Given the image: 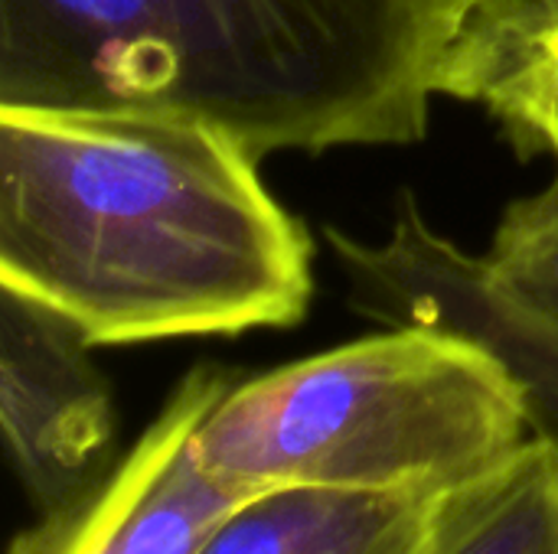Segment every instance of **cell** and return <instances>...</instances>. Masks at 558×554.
<instances>
[{"label":"cell","mask_w":558,"mask_h":554,"mask_svg":"<svg viewBox=\"0 0 558 554\" xmlns=\"http://www.w3.org/2000/svg\"><path fill=\"white\" fill-rule=\"evenodd\" d=\"M530 441L507 362L422 323L235 376L196 428L199 464L242 496L311 487L448 503Z\"/></svg>","instance_id":"3"},{"label":"cell","mask_w":558,"mask_h":554,"mask_svg":"<svg viewBox=\"0 0 558 554\" xmlns=\"http://www.w3.org/2000/svg\"><path fill=\"white\" fill-rule=\"evenodd\" d=\"M347 300L369 320L464 333L497 353L520 382L533 438L558 454V323L513 294L487 255L441 235L412 193L383 242L327 229Z\"/></svg>","instance_id":"4"},{"label":"cell","mask_w":558,"mask_h":554,"mask_svg":"<svg viewBox=\"0 0 558 554\" xmlns=\"http://www.w3.org/2000/svg\"><path fill=\"white\" fill-rule=\"evenodd\" d=\"M92 349L65 317L0 287V434L33 516L69 506L121 457L114 392Z\"/></svg>","instance_id":"6"},{"label":"cell","mask_w":558,"mask_h":554,"mask_svg":"<svg viewBox=\"0 0 558 554\" xmlns=\"http://www.w3.org/2000/svg\"><path fill=\"white\" fill-rule=\"evenodd\" d=\"M448 98L481 104L523 160L553 157L558 180V7L481 0Z\"/></svg>","instance_id":"8"},{"label":"cell","mask_w":558,"mask_h":554,"mask_svg":"<svg viewBox=\"0 0 558 554\" xmlns=\"http://www.w3.org/2000/svg\"><path fill=\"white\" fill-rule=\"evenodd\" d=\"M481 0H0V104L177 114L252 157L405 147Z\"/></svg>","instance_id":"2"},{"label":"cell","mask_w":558,"mask_h":554,"mask_svg":"<svg viewBox=\"0 0 558 554\" xmlns=\"http://www.w3.org/2000/svg\"><path fill=\"white\" fill-rule=\"evenodd\" d=\"M425 554H558V454L533 438L507 467L448 500Z\"/></svg>","instance_id":"9"},{"label":"cell","mask_w":558,"mask_h":554,"mask_svg":"<svg viewBox=\"0 0 558 554\" xmlns=\"http://www.w3.org/2000/svg\"><path fill=\"white\" fill-rule=\"evenodd\" d=\"M213 124L0 104V287L92 346L288 330L314 238Z\"/></svg>","instance_id":"1"},{"label":"cell","mask_w":558,"mask_h":554,"mask_svg":"<svg viewBox=\"0 0 558 554\" xmlns=\"http://www.w3.org/2000/svg\"><path fill=\"white\" fill-rule=\"evenodd\" d=\"M239 372L190 369L144 434L69 506L36 516L7 554H196L245 500L196 454V428Z\"/></svg>","instance_id":"5"},{"label":"cell","mask_w":558,"mask_h":554,"mask_svg":"<svg viewBox=\"0 0 558 554\" xmlns=\"http://www.w3.org/2000/svg\"><path fill=\"white\" fill-rule=\"evenodd\" d=\"M448 503L288 487L235 506L196 554H425Z\"/></svg>","instance_id":"7"},{"label":"cell","mask_w":558,"mask_h":554,"mask_svg":"<svg viewBox=\"0 0 558 554\" xmlns=\"http://www.w3.org/2000/svg\"><path fill=\"white\" fill-rule=\"evenodd\" d=\"M543 3H549V7H558V0H543Z\"/></svg>","instance_id":"11"},{"label":"cell","mask_w":558,"mask_h":554,"mask_svg":"<svg viewBox=\"0 0 558 554\" xmlns=\"http://www.w3.org/2000/svg\"><path fill=\"white\" fill-rule=\"evenodd\" d=\"M487 258L513 294L558 323V180L507 206Z\"/></svg>","instance_id":"10"}]
</instances>
